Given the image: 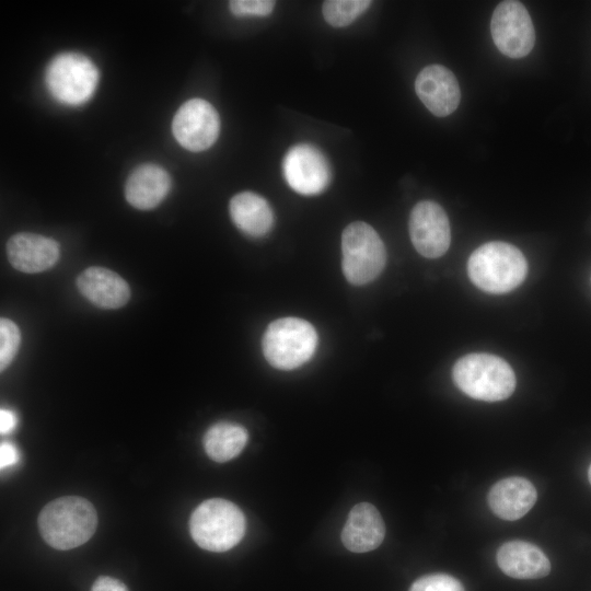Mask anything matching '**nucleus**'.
Listing matches in <instances>:
<instances>
[{
    "label": "nucleus",
    "instance_id": "f257e3e1",
    "mask_svg": "<svg viewBox=\"0 0 591 591\" xmlns=\"http://www.w3.org/2000/svg\"><path fill=\"white\" fill-rule=\"evenodd\" d=\"M97 514L93 505L78 496L57 498L38 515L45 542L56 549H71L88 542L95 532Z\"/></svg>",
    "mask_w": 591,
    "mask_h": 591
},
{
    "label": "nucleus",
    "instance_id": "f03ea898",
    "mask_svg": "<svg viewBox=\"0 0 591 591\" xmlns=\"http://www.w3.org/2000/svg\"><path fill=\"white\" fill-rule=\"evenodd\" d=\"M528 264L515 246L505 242H488L476 248L467 262L472 282L489 293H505L525 279Z\"/></svg>",
    "mask_w": 591,
    "mask_h": 591
},
{
    "label": "nucleus",
    "instance_id": "7ed1b4c3",
    "mask_svg": "<svg viewBox=\"0 0 591 591\" xmlns=\"http://www.w3.org/2000/svg\"><path fill=\"white\" fill-rule=\"evenodd\" d=\"M452 378L463 393L485 402L506 399L515 387V375L509 363L489 354L460 358L453 366Z\"/></svg>",
    "mask_w": 591,
    "mask_h": 591
},
{
    "label": "nucleus",
    "instance_id": "20e7f679",
    "mask_svg": "<svg viewBox=\"0 0 591 591\" xmlns=\"http://www.w3.org/2000/svg\"><path fill=\"white\" fill-rule=\"evenodd\" d=\"M246 521L233 502L212 498L201 502L192 513L189 531L195 543L210 552H225L244 536Z\"/></svg>",
    "mask_w": 591,
    "mask_h": 591
},
{
    "label": "nucleus",
    "instance_id": "39448f33",
    "mask_svg": "<svg viewBox=\"0 0 591 591\" xmlns=\"http://www.w3.org/2000/svg\"><path fill=\"white\" fill-rule=\"evenodd\" d=\"M316 345L315 328L298 317L271 322L262 340L266 360L280 370H292L305 363L313 356Z\"/></svg>",
    "mask_w": 591,
    "mask_h": 591
},
{
    "label": "nucleus",
    "instance_id": "423d86ee",
    "mask_svg": "<svg viewBox=\"0 0 591 591\" xmlns=\"http://www.w3.org/2000/svg\"><path fill=\"white\" fill-rule=\"evenodd\" d=\"M343 271L352 285H366L375 279L384 268L385 246L375 230L357 221L341 234Z\"/></svg>",
    "mask_w": 591,
    "mask_h": 591
},
{
    "label": "nucleus",
    "instance_id": "0eeeda50",
    "mask_svg": "<svg viewBox=\"0 0 591 591\" xmlns=\"http://www.w3.org/2000/svg\"><path fill=\"white\" fill-rule=\"evenodd\" d=\"M45 82L50 95L61 104L77 106L85 103L93 95L99 70L84 55L62 53L49 62Z\"/></svg>",
    "mask_w": 591,
    "mask_h": 591
},
{
    "label": "nucleus",
    "instance_id": "6e6552de",
    "mask_svg": "<svg viewBox=\"0 0 591 591\" xmlns=\"http://www.w3.org/2000/svg\"><path fill=\"white\" fill-rule=\"evenodd\" d=\"M490 33L499 51L510 58L526 56L535 43L531 16L519 1H502L496 7L491 15Z\"/></svg>",
    "mask_w": 591,
    "mask_h": 591
},
{
    "label": "nucleus",
    "instance_id": "1a4fd4ad",
    "mask_svg": "<svg viewBox=\"0 0 591 591\" xmlns=\"http://www.w3.org/2000/svg\"><path fill=\"white\" fill-rule=\"evenodd\" d=\"M220 119L215 107L201 99L186 101L176 112L172 131L177 142L194 152L208 149L217 140Z\"/></svg>",
    "mask_w": 591,
    "mask_h": 591
},
{
    "label": "nucleus",
    "instance_id": "9d476101",
    "mask_svg": "<svg viewBox=\"0 0 591 591\" xmlns=\"http://www.w3.org/2000/svg\"><path fill=\"white\" fill-rule=\"evenodd\" d=\"M409 235L417 252L427 258L442 256L451 243V229L442 207L431 200L418 202L409 217Z\"/></svg>",
    "mask_w": 591,
    "mask_h": 591
},
{
    "label": "nucleus",
    "instance_id": "9b49d317",
    "mask_svg": "<svg viewBox=\"0 0 591 591\" xmlns=\"http://www.w3.org/2000/svg\"><path fill=\"white\" fill-rule=\"evenodd\" d=\"M282 169L288 185L302 195L320 194L331 181L326 158L310 144L292 147L285 155Z\"/></svg>",
    "mask_w": 591,
    "mask_h": 591
},
{
    "label": "nucleus",
    "instance_id": "f8f14e48",
    "mask_svg": "<svg viewBox=\"0 0 591 591\" xmlns=\"http://www.w3.org/2000/svg\"><path fill=\"white\" fill-rule=\"evenodd\" d=\"M415 90L424 105L438 117L450 115L460 104L459 82L448 68L440 65L425 67L416 78Z\"/></svg>",
    "mask_w": 591,
    "mask_h": 591
},
{
    "label": "nucleus",
    "instance_id": "ddd939ff",
    "mask_svg": "<svg viewBox=\"0 0 591 591\" xmlns=\"http://www.w3.org/2000/svg\"><path fill=\"white\" fill-rule=\"evenodd\" d=\"M5 248L13 268L27 274L51 268L60 256L59 244L56 240L30 232L12 235Z\"/></svg>",
    "mask_w": 591,
    "mask_h": 591
},
{
    "label": "nucleus",
    "instance_id": "4468645a",
    "mask_svg": "<svg viewBox=\"0 0 591 591\" xmlns=\"http://www.w3.org/2000/svg\"><path fill=\"white\" fill-rule=\"evenodd\" d=\"M76 283L85 299L102 309H119L130 298L127 281L105 267H88L78 276Z\"/></svg>",
    "mask_w": 591,
    "mask_h": 591
},
{
    "label": "nucleus",
    "instance_id": "2eb2a0df",
    "mask_svg": "<svg viewBox=\"0 0 591 591\" xmlns=\"http://www.w3.org/2000/svg\"><path fill=\"white\" fill-rule=\"evenodd\" d=\"M384 535L385 525L378 509L361 502L350 510L341 531V542L350 552L366 553L379 547Z\"/></svg>",
    "mask_w": 591,
    "mask_h": 591
},
{
    "label": "nucleus",
    "instance_id": "dca6fc26",
    "mask_svg": "<svg viewBox=\"0 0 591 591\" xmlns=\"http://www.w3.org/2000/svg\"><path fill=\"white\" fill-rule=\"evenodd\" d=\"M537 493L526 478L513 476L493 485L488 493L490 510L500 519L514 521L525 515L534 506Z\"/></svg>",
    "mask_w": 591,
    "mask_h": 591
},
{
    "label": "nucleus",
    "instance_id": "f3484780",
    "mask_svg": "<svg viewBox=\"0 0 591 591\" xmlns=\"http://www.w3.org/2000/svg\"><path fill=\"white\" fill-rule=\"evenodd\" d=\"M171 189V177L160 165L148 163L135 169L125 186L126 200L135 208H155Z\"/></svg>",
    "mask_w": 591,
    "mask_h": 591
},
{
    "label": "nucleus",
    "instance_id": "a211bd4d",
    "mask_svg": "<svg viewBox=\"0 0 591 591\" xmlns=\"http://www.w3.org/2000/svg\"><path fill=\"white\" fill-rule=\"evenodd\" d=\"M497 564L509 577L538 579L551 571V563L544 552L525 541H510L497 552Z\"/></svg>",
    "mask_w": 591,
    "mask_h": 591
},
{
    "label": "nucleus",
    "instance_id": "6ab92c4d",
    "mask_svg": "<svg viewBox=\"0 0 591 591\" xmlns=\"http://www.w3.org/2000/svg\"><path fill=\"white\" fill-rule=\"evenodd\" d=\"M230 216L242 232L254 237L268 233L274 223L269 204L253 192H242L231 198Z\"/></svg>",
    "mask_w": 591,
    "mask_h": 591
},
{
    "label": "nucleus",
    "instance_id": "aec40b11",
    "mask_svg": "<svg viewBox=\"0 0 591 591\" xmlns=\"http://www.w3.org/2000/svg\"><path fill=\"white\" fill-rule=\"evenodd\" d=\"M248 439L246 429L237 424L221 421L212 425L204 436L207 455L219 463L230 461L244 449Z\"/></svg>",
    "mask_w": 591,
    "mask_h": 591
},
{
    "label": "nucleus",
    "instance_id": "412c9836",
    "mask_svg": "<svg viewBox=\"0 0 591 591\" xmlns=\"http://www.w3.org/2000/svg\"><path fill=\"white\" fill-rule=\"evenodd\" d=\"M371 4L368 0H327L322 12L325 21L334 27H343L354 22Z\"/></svg>",
    "mask_w": 591,
    "mask_h": 591
},
{
    "label": "nucleus",
    "instance_id": "4be33fe9",
    "mask_svg": "<svg viewBox=\"0 0 591 591\" xmlns=\"http://www.w3.org/2000/svg\"><path fill=\"white\" fill-rule=\"evenodd\" d=\"M21 343L18 325L5 317L0 320V369L3 371L14 359Z\"/></svg>",
    "mask_w": 591,
    "mask_h": 591
},
{
    "label": "nucleus",
    "instance_id": "5701e85b",
    "mask_svg": "<svg viewBox=\"0 0 591 591\" xmlns=\"http://www.w3.org/2000/svg\"><path fill=\"white\" fill-rule=\"evenodd\" d=\"M409 591H464L462 583L445 573H432L417 579Z\"/></svg>",
    "mask_w": 591,
    "mask_h": 591
},
{
    "label": "nucleus",
    "instance_id": "b1692460",
    "mask_svg": "<svg viewBox=\"0 0 591 591\" xmlns=\"http://www.w3.org/2000/svg\"><path fill=\"white\" fill-rule=\"evenodd\" d=\"M230 10L236 16H267L275 8L271 0H233Z\"/></svg>",
    "mask_w": 591,
    "mask_h": 591
},
{
    "label": "nucleus",
    "instance_id": "393cba45",
    "mask_svg": "<svg viewBox=\"0 0 591 591\" xmlns=\"http://www.w3.org/2000/svg\"><path fill=\"white\" fill-rule=\"evenodd\" d=\"M20 460V454L14 444L2 442L0 445V467L7 468L16 464Z\"/></svg>",
    "mask_w": 591,
    "mask_h": 591
},
{
    "label": "nucleus",
    "instance_id": "a878e982",
    "mask_svg": "<svg viewBox=\"0 0 591 591\" xmlns=\"http://www.w3.org/2000/svg\"><path fill=\"white\" fill-rule=\"evenodd\" d=\"M91 591H128L126 586L118 579L112 577H100L95 580Z\"/></svg>",
    "mask_w": 591,
    "mask_h": 591
},
{
    "label": "nucleus",
    "instance_id": "bb28decb",
    "mask_svg": "<svg viewBox=\"0 0 591 591\" xmlns=\"http://www.w3.org/2000/svg\"><path fill=\"white\" fill-rule=\"evenodd\" d=\"M16 421V416L12 410L5 408L0 410V432L2 434L11 432L15 428Z\"/></svg>",
    "mask_w": 591,
    "mask_h": 591
},
{
    "label": "nucleus",
    "instance_id": "cd10ccee",
    "mask_svg": "<svg viewBox=\"0 0 591 591\" xmlns=\"http://www.w3.org/2000/svg\"><path fill=\"white\" fill-rule=\"evenodd\" d=\"M588 478H589V482L591 483V465H590L589 471H588Z\"/></svg>",
    "mask_w": 591,
    "mask_h": 591
}]
</instances>
